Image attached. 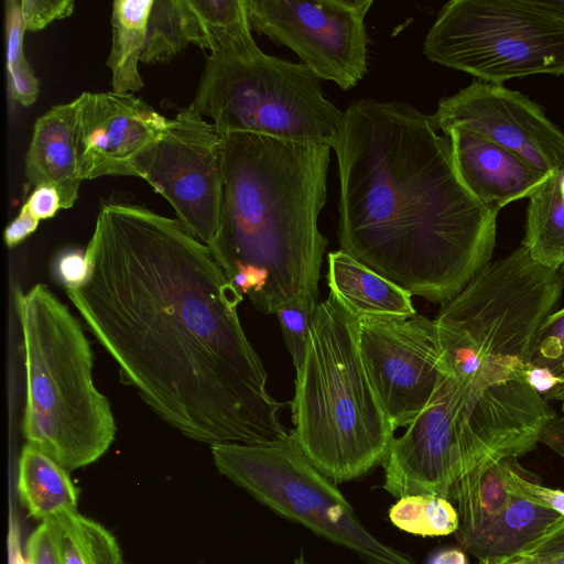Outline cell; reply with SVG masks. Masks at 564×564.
Instances as JSON below:
<instances>
[{
    "instance_id": "16",
    "label": "cell",
    "mask_w": 564,
    "mask_h": 564,
    "mask_svg": "<svg viewBox=\"0 0 564 564\" xmlns=\"http://www.w3.org/2000/svg\"><path fill=\"white\" fill-rule=\"evenodd\" d=\"M444 134L451 138L463 182L482 205L496 213L510 203L529 199L550 174L464 127L454 126Z\"/></svg>"
},
{
    "instance_id": "1",
    "label": "cell",
    "mask_w": 564,
    "mask_h": 564,
    "mask_svg": "<svg viewBox=\"0 0 564 564\" xmlns=\"http://www.w3.org/2000/svg\"><path fill=\"white\" fill-rule=\"evenodd\" d=\"M86 256L88 279L66 294L121 381L163 421L209 445L290 434L240 323L243 295L178 219L105 203Z\"/></svg>"
},
{
    "instance_id": "29",
    "label": "cell",
    "mask_w": 564,
    "mask_h": 564,
    "mask_svg": "<svg viewBox=\"0 0 564 564\" xmlns=\"http://www.w3.org/2000/svg\"><path fill=\"white\" fill-rule=\"evenodd\" d=\"M317 295L305 294L280 307L278 315L282 336L293 364L299 370L304 361L310 330L317 308Z\"/></svg>"
},
{
    "instance_id": "24",
    "label": "cell",
    "mask_w": 564,
    "mask_h": 564,
    "mask_svg": "<svg viewBox=\"0 0 564 564\" xmlns=\"http://www.w3.org/2000/svg\"><path fill=\"white\" fill-rule=\"evenodd\" d=\"M191 43L220 53L256 43L245 0H182Z\"/></svg>"
},
{
    "instance_id": "15",
    "label": "cell",
    "mask_w": 564,
    "mask_h": 564,
    "mask_svg": "<svg viewBox=\"0 0 564 564\" xmlns=\"http://www.w3.org/2000/svg\"><path fill=\"white\" fill-rule=\"evenodd\" d=\"M76 101L75 143L82 181L132 176V160L164 132L170 120L132 94L85 91Z\"/></svg>"
},
{
    "instance_id": "22",
    "label": "cell",
    "mask_w": 564,
    "mask_h": 564,
    "mask_svg": "<svg viewBox=\"0 0 564 564\" xmlns=\"http://www.w3.org/2000/svg\"><path fill=\"white\" fill-rule=\"evenodd\" d=\"M521 245L542 264L564 268V167L551 172L529 198Z\"/></svg>"
},
{
    "instance_id": "19",
    "label": "cell",
    "mask_w": 564,
    "mask_h": 564,
    "mask_svg": "<svg viewBox=\"0 0 564 564\" xmlns=\"http://www.w3.org/2000/svg\"><path fill=\"white\" fill-rule=\"evenodd\" d=\"M564 517L513 495L510 503L460 544L481 564L522 554L554 530Z\"/></svg>"
},
{
    "instance_id": "33",
    "label": "cell",
    "mask_w": 564,
    "mask_h": 564,
    "mask_svg": "<svg viewBox=\"0 0 564 564\" xmlns=\"http://www.w3.org/2000/svg\"><path fill=\"white\" fill-rule=\"evenodd\" d=\"M11 98L23 107L35 102L39 96V80L26 58L7 66Z\"/></svg>"
},
{
    "instance_id": "13",
    "label": "cell",
    "mask_w": 564,
    "mask_h": 564,
    "mask_svg": "<svg viewBox=\"0 0 564 564\" xmlns=\"http://www.w3.org/2000/svg\"><path fill=\"white\" fill-rule=\"evenodd\" d=\"M433 117L442 133L460 126L542 172L564 167V132L536 102L501 84L475 79L442 98Z\"/></svg>"
},
{
    "instance_id": "31",
    "label": "cell",
    "mask_w": 564,
    "mask_h": 564,
    "mask_svg": "<svg viewBox=\"0 0 564 564\" xmlns=\"http://www.w3.org/2000/svg\"><path fill=\"white\" fill-rule=\"evenodd\" d=\"M25 31H40L55 20L69 17L74 11L73 0H21Z\"/></svg>"
},
{
    "instance_id": "7",
    "label": "cell",
    "mask_w": 564,
    "mask_h": 564,
    "mask_svg": "<svg viewBox=\"0 0 564 564\" xmlns=\"http://www.w3.org/2000/svg\"><path fill=\"white\" fill-rule=\"evenodd\" d=\"M191 106L219 132H250L333 147L343 111L302 63L263 53L257 43L212 53Z\"/></svg>"
},
{
    "instance_id": "6",
    "label": "cell",
    "mask_w": 564,
    "mask_h": 564,
    "mask_svg": "<svg viewBox=\"0 0 564 564\" xmlns=\"http://www.w3.org/2000/svg\"><path fill=\"white\" fill-rule=\"evenodd\" d=\"M563 290L564 268L542 264L522 245L491 261L434 319L451 371L471 375L492 364L531 373L539 330Z\"/></svg>"
},
{
    "instance_id": "40",
    "label": "cell",
    "mask_w": 564,
    "mask_h": 564,
    "mask_svg": "<svg viewBox=\"0 0 564 564\" xmlns=\"http://www.w3.org/2000/svg\"><path fill=\"white\" fill-rule=\"evenodd\" d=\"M426 564H468L466 555L459 549H444L430 556Z\"/></svg>"
},
{
    "instance_id": "2",
    "label": "cell",
    "mask_w": 564,
    "mask_h": 564,
    "mask_svg": "<svg viewBox=\"0 0 564 564\" xmlns=\"http://www.w3.org/2000/svg\"><path fill=\"white\" fill-rule=\"evenodd\" d=\"M433 116L360 99L343 111L335 151L340 250L434 303L490 262L498 213L467 188Z\"/></svg>"
},
{
    "instance_id": "34",
    "label": "cell",
    "mask_w": 564,
    "mask_h": 564,
    "mask_svg": "<svg viewBox=\"0 0 564 564\" xmlns=\"http://www.w3.org/2000/svg\"><path fill=\"white\" fill-rule=\"evenodd\" d=\"M86 251L70 250L62 253L55 262V274L65 289L78 288L89 275Z\"/></svg>"
},
{
    "instance_id": "32",
    "label": "cell",
    "mask_w": 564,
    "mask_h": 564,
    "mask_svg": "<svg viewBox=\"0 0 564 564\" xmlns=\"http://www.w3.org/2000/svg\"><path fill=\"white\" fill-rule=\"evenodd\" d=\"M4 32L7 66L25 58L23 37L25 28L21 10V0L4 1Z\"/></svg>"
},
{
    "instance_id": "43",
    "label": "cell",
    "mask_w": 564,
    "mask_h": 564,
    "mask_svg": "<svg viewBox=\"0 0 564 564\" xmlns=\"http://www.w3.org/2000/svg\"><path fill=\"white\" fill-rule=\"evenodd\" d=\"M294 564H310V563H307V562L303 558V556H300V557H297V558L294 561Z\"/></svg>"
},
{
    "instance_id": "20",
    "label": "cell",
    "mask_w": 564,
    "mask_h": 564,
    "mask_svg": "<svg viewBox=\"0 0 564 564\" xmlns=\"http://www.w3.org/2000/svg\"><path fill=\"white\" fill-rule=\"evenodd\" d=\"M19 497L29 514L44 521L63 509H76L77 489L68 470L25 444L19 457Z\"/></svg>"
},
{
    "instance_id": "17",
    "label": "cell",
    "mask_w": 564,
    "mask_h": 564,
    "mask_svg": "<svg viewBox=\"0 0 564 564\" xmlns=\"http://www.w3.org/2000/svg\"><path fill=\"white\" fill-rule=\"evenodd\" d=\"M76 117V98L41 115L34 123L24 161L28 182L34 187L53 186L64 209L76 203L83 182L78 175L75 143Z\"/></svg>"
},
{
    "instance_id": "23",
    "label": "cell",
    "mask_w": 564,
    "mask_h": 564,
    "mask_svg": "<svg viewBox=\"0 0 564 564\" xmlns=\"http://www.w3.org/2000/svg\"><path fill=\"white\" fill-rule=\"evenodd\" d=\"M503 459H489L465 474L454 486L459 525L456 539L465 542L512 500L503 479Z\"/></svg>"
},
{
    "instance_id": "28",
    "label": "cell",
    "mask_w": 564,
    "mask_h": 564,
    "mask_svg": "<svg viewBox=\"0 0 564 564\" xmlns=\"http://www.w3.org/2000/svg\"><path fill=\"white\" fill-rule=\"evenodd\" d=\"M530 370L531 375H546L551 379V386L564 382V307L552 313L541 326L531 356Z\"/></svg>"
},
{
    "instance_id": "41",
    "label": "cell",
    "mask_w": 564,
    "mask_h": 564,
    "mask_svg": "<svg viewBox=\"0 0 564 564\" xmlns=\"http://www.w3.org/2000/svg\"><path fill=\"white\" fill-rule=\"evenodd\" d=\"M532 3L544 12L551 14L564 23V0H531Z\"/></svg>"
},
{
    "instance_id": "25",
    "label": "cell",
    "mask_w": 564,
    "mask_h": 564,
    "mask_svg": "<svg viewBox=\"0 0 564 564\" xmlns=\"http://www.w3.org/2000/svg\"><path fill=\"white\" fill-rule=\"evenodd\" d=\"M48 523L58 564H123L116 538L100 523L63 509Z\"/></svg>"
},
{
    "instance_id": "37",
    "label": "cell",
    "mask_w": 564,
    "mask_h": 564,
    "mask_svg": "<svg viewBox=\"0 0 564 564\" xmlns=\"http://www.w3.org/2000/svg\"><path fill=\"white\" fill-rule=\"evenodd\" d=\"M40 220L36 219L23 205L19 215L7 226L3 239L9 248H13L34 232Z\"/></svg>"
},
{
    "instance_id": "10",
    "label": "cell",
    "mask_w": 564,
    "mask_h": 564,
    "mask_svg": "<svg viewBox=\"0 0 564 564\" xmlns=\"http://www.w3.org/2000/svg\"><path fill=\"white\" fill-rule=\"evenodd\" d=\"M132 176L145 180L174 208L177 219L212 253L221 203V137L191 105L170 119L164 132L131 162Z\"/></svg>"
},
{
    "instance_id": "27",
    "label": "cell",
    "mask_w": 564,
    "mask_h": 564,
    "mask_svg": "<svg viewBox=\"0 0 564 564\" xmlns=\"http://www.w3.org/2000/svg\"><path fill=\"white\" fill-rule=\"evenodd\" d=\"M189 43L182 0H153L141 63L169 62Z\"/></svg>"
},
{
    "instance_id": "5",
    "label": "cell",
    "mask_w": 564,
    "mask_h": 564,
    "mask_svg": "<svg viewBox=\"0 0 564 564\" xmlns=\"http://www.w3.org/2000/svg\"><path fill=\"white\" fill-rule=\"evenodd\" d=\"M357 324L330 294L318 303L291 403L293 437L334 484L383 464L394 437L360 357Z\"/></svg>"
},
{
    "instance_id": "12",
    "label": "cell",
    "mask_w": 564,
    "mask_h": 564,
    "mask_svg": "<svg viewBox=\"0 0 564 564\" xmlns=\"http://www.w3.org/2000/svg\"><path fill=\"white\" fill-rule=\"evenodd\" d=\"M358 346L368 380L394 431L425 408L443 377L445 362L434 319L358 318Z\"/></svg>"
},
{
    "instance_id": "14",
    "label": "cell",
    "mask_w": 564,
    "mask_h": 564,
    "mask_svg": "<svg viewBox=\"0 0 564 564\" xmlns=\"http://www.w3.org/2000/svg\"><path fill=\"white\" fill-rule=\"evenodd\" d=\"M469 376L447 373L431 400L393 437L383 462V488L391 496L434 495L451 499L456 482L464 476L454 421Z\"/></svg>"
},
{
    "instance_id": "9",
    "label": "cell",
    "mask_w": 564,
    "mask_h": 564,
    "mask_svg": "<svg viewBox=\"0 0 564 564\" xmlns=\"http://www.w3.org/2000/svg\"><path fill=\"white\" fill-rule=\"evenodd\" d=\"M424 55L477 80L564 75V23L531 0H452L423 42Z\"/></svg>"
},
{
    "instance_id": "4",
    "label": "cell",
    "mask_w": 564,
    "mask_h": 564,
    "mask_svg": "<svg viewBox=\"0 0 564 564\" xmlns=\"http://www.w3.org/2000/svg\"><path fill=\"white\" fill-rule=\"evenodd\" d=\"M25 378L26 444L70 471L98 460L116 436L106 395L93 379L94 354L78 318L44 284L17 290Z\"/></svg>"
},
{
    "instance_id": "18",
    "label": "cell",
    "mask_w": 564,
    "mask_h": 564,
    "mask_svg": "<svg viewBox=\"0 0 564 564\" xmlns=\"http://www.w3.org/2000/svg\"><path fill=\"white\" fill-rule=\"evenodd\" d=\"M327 284L334 296L357 318L411 317L412 294L360 263L343 250L328 253Z\"/></svg>"
},
{
    "instance_id": "26",
    "label": "cell",
    "mask_w": 564,
    "mask_h": 564,
    "mask_svg": "<svg viewBox=\"0 0 564 564\" xmlns=\"http://www.w3.org/2000/svg\"><path fill=\"white\" fill-rule=\"evenodd\" d=\"M389 519L402 531L421 536L448 535L457 531V509L448 499L434 495L399 498L390 508Z\"/></svg>"
},
{
    "instance_id": "42",
    "label": "cell",
    "mask_w": 564,
    "mask_h": 564,
    "mask_svg": "<svg viewBox=\"0 0 564 564\" xmlns=\"http://www.w3.org/2000/svg\"><path fill=\"white\" fill-rule=\"evenodd\" d=\"M543 397L549 402H556L564 414V382L553 383L551 387L542 391Z\"/></svg>"
},
{
    "instance_id": "11",
    "label": "cell",
    "mask_w": 564,
    "mask_h": 564,
    "mask_svg": "<svg viewBox=\"0 0 564 564\" xmlns=\"http://www.w3.org/2000/svg\"><path fill=\"white\" fill-rule=\"evenodd\" d=\"M251 30L292 50L318 79L344 90L368 70L372 0H245Z\"/></svg>"
},
{
    "instance_id": "3",
    "label": "cell",
    "mask_w": 564,
    "mask_h": 564,
    "mask_svg": "<svg viewBox=\"0 0 564 564\" xmlns=\"http://www.w3.org/2000/svg\"><path fill=\"white\" fill-rule=\"evenodd\" d=\"M220 137L223 203L214 258L260 313L318 295L327 239L317 221L332 147L250 132Z\"/></svg>"
},
{
    "instance_id": "21",
    "label": "cell",
    "mask_w": 564,
    "mask_h": 564,
    "mask_svg": "<svg viewBox=\"0 0 564 564\" xmlns=\"http://www.w3.org/2000/svg\"><path fill=\"white\" fill-rule=\"evenodd\" d=\"M153 0H117L111 10V48L107 66L117 94H132L143 87L139 63L143 54L147 24Z\"/></svg>"
},
{
    "instance_id": "35",
    "label": "cell",
    "mask_w": 564,
    "mask_h": 564,
    "mask_svg": "<svg viewBox=\"0 0 564 564\" xmlns=\"http://www.w3.org/2000/svg\"><path fill=\"white\" fill-rule=\"evenodd\" d=\"M25 564H58L51 530L46 521H42L28 539Z\"/></svg>"
},
{
    "instance_id": "39",
    "label": "cell",
    "mask_w": 564,
    "mask_h": 564,
    "mask_svg": "<svg viewBox=\"0 0 564 564\" xmlns=\"http://www.w3.org/2000/svg\"><path fill=\"white\" fill-rule=\"evenodd\" d=\"M481 564V563H479ZM490 564H564L562 554H518L495 561Z\"/></svg>"
},
{
    "instance_id": "30",
    "label": "cell",
    "mask_w": 564,
    "mask_h": 564,
    "mask_svg": "<svg viewBox=\"0 0 564 564\" xmlns=\"http://www.w3.org/2000/svg\"><path fill=\"white\" fill-rule=\"evenodd\" d=\"M503 479L507 489L514 496L533 505L553 510L564 517V491L545 487L529 476L518 458L503 459Z\"/></svg>"
},
{
    "instance_id": "38",
    "label": "cell",
    "mask_w": 564,
    "mask_h": 564,
    "mask_svg": "<svg viewBox=\"0 0 564 564\" xmlns=\"http://www.w3.org/2000/svg\"><path fill=\"white\" fill-rule=\"evenodd\" d=\"M564 553V520L543 538L533 542L522 554Z\"/></svg>"
},
{
    "instance_id": "8",
    "label": "cell",
    "mask_w": 564,
    "mask_h": 564,
    "mask_svg": "<svg viewBox=\"0 0 564 564\" xmlns=\"http://www.w3.org/2000/svg\"><path fill=\"white\" fill-rule=\"evenodd\" d=\"M210 451L219 473L259 502L352 551L366 564H416L361 523L336 484L308 460L292 433L257 444L218 443Z\"/></svg>"
},
{
    "instance_id": "36",
    "label": "cell",
    "mask_w": 564,
    "mask_h": 564,
    "mask_svg": "<svg viewBox=\"0 0 564 564\" xmlns=\"http://www.w3.org/2000/svg\"><path fill=\"white\" fill-rule=\"evenodd\" d=\"M26 209L39 220L53 218L62 208L57 191L47 184L34 188L26 203Z\"/></svg>"
}]
</instances>
